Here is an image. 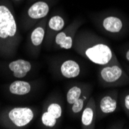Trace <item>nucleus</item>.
Masks as SVG:
<instances>
[{
  "label": "nucleus",
  "mask_w": 129,
  "mask_h": 129,
  "mask_svg": "<svg viewBox=\"0 0 129 129\" xmlns=\"http://www.w3.org/2000/svg\"><path fill=\"white\" fill-rule=\"evenodd\" d=\"M125 68H126V70H127L126 72H127V74H128V76H129V67H128V66H126V67H125Z\"/></svg>",
  "instance_id": "21"
},
{
  "label": "nucleus",
  "mask_w": 129,
  "mask_h": 129,
  "mask_svg": "<svg viewBox=\"0 0 129 129\" xmlns=\"http://www.w3.org/2000/svg\"><path fill=\"white\" fill-rule=\"evenodd\" d=\"M22 41L13 3L0 0V57L16 56Z\"/></svg>",
  "instance_id": "2"
},
{
  "label": "nucleus",
  "mask_w": 129,
  "mask_h": 129,
  "mask_svg": "<svg viewBox=\"0 0 129 129\" xmlns=\"http://www.w3.org/2000/svg\"><path fill=\"white\" fill-rule=\"evenodd\" d=\"M65 23L66 22L63 16L59 14H54L50 18H48L43 43L46 48L52 47L56 35L65 27Z\"/></svg>",
  "instance_id": "11"
},
{
  "label": "nucleus",
  "mask_w": 129,
  "mask_h": 129,
  "mask_svg": "<svg viewBox=\"0 0 129 129\" xmlns=\"http://www.w3.org/2000/svg\"><path fill=\"white\" fill-rule=\"evenodd\" d=\"M121 105H122V108L124 112L129 117V93H124L121 97Z\"/></svg>",
  "instance_id": "18"
},
{
  "label": "nucleus",
  "mask_w": 129,
  "mask_h": 129,
  "mask_svg": "<svg viewBox=\"0 0 129 129\" xmlns=\"http://www.w3.org/2000/svg\"><path fill=\"white\" fill-rule=\"evenodd\" d=\"M73 48L78 54L98 66L119 63L111 46L104 40L89 31H77Z\"/></svg>",
  "instance_id": "1"
},
{
  "label": "nucleus",
  "mask_w": 129,
  "mask_h": 129,
  "mask_svg": "<svg viewBox=\"0 0 129 129\" xmlns=\"http://www.w3.org/2000/svg\"><path fill=\"white\" fill-rule=\"evenodd\" d=\"M91 88L90 87L86 90V91L83 93V95L80 97L79 101L76 102L74 104H73L71 107L69 108V113L73 117H77L79 114H81L85 105L87 104V101L89 100L90 97L91 96Z\"/></svg>",
  "instance_id": "17"
},
{
  "label": "nucleus",
  "mask_w": 129,
  "mask_h": 129,
  "mask_svg": "<svg viewBox=\"0 0 129 129\" xmlns=\"http://www.w3.org/2000/svg\"><path fill=\"white\" fill-rule=\"evenodd\" d=\"M9 1H11L12 3H20L22 0H9Z\"/></svg>",
  "instance_id": "20"
},
{
  "label": "nucleus",
  "mask_w": 129,
  "mask_h": 129,
  "mask_svg": "<svg viewBox=\"0 0 129 129\" xmlns=\"http://www.w3.org/2000/svg\"><path fill=\"white\" fill-rule=\"evenodd\" d=\"M7 68L11 74L16 78H24L33 69L31 62L24 59L12 60L7 64Z\"/></svg>",
  "instance_id": "13"
},
{
  "label": "nucleus",
  "mask_w": 129,
  "mask_h": 129,
  "mask_svg": "<svg viewBox=\"0 0 129 129\" xmlns=\"http://www.w3.org/2000/svg\"><path fill=\"white\" fill-rule=\"evenodd\" d=\"M33 84L31 82L16 80L9 84L8 91L15 96H26L33 90Z\"/></svg>",
  "instance_id": "15"
},
{
  "label": "nucleus",
  "mask_w": 129,
  "mask_h": 129,
  "mask_svg": "<svg viewBox=\"0 0 129 129\" xmlns=\"http://www.w3.org/2000/svg\"><path fill=\"white\" fill-rule=\"evenodd\" d=\"M48 17L46 16L37 22L32 29L29 38V49L32 54L39 55L42 45L44 43L45 33Z\"/></svg>",
  "instance_id": "10"
},
{
  "label": "nucleus",
  "mask_w": 129,
  "mask_h": 129,
  "mask_svg": "<svg viewBox=\"0 0 129 129\" xmlns=\"http://www.w3.org/2000/svg\"><path fill=\"white\" fill-rule=\"evenodd\" d=\"M95 23L103 33L110 36H118L123 33L124 29V20L122 17L106 14L95 18Z\"/></svg>",
  "instance_id": "8"
},
{
  "label": "nucleus",
  "mask_w": 129,
  "mask_h": 129,
  "mask_svg": "<svg viewBox=\"0 0 129 129\" xmlns=\"http://www.w3.org/2000/svg\"><path fill=\"white\" fill-rule=\"evenodd\" d=\"M90 86L86 84H78L70 87L67 90L66 94V101L68 108H70L73 104L77 102L80 97L83 95V93Z\"/></svg>",
  "instance_id": "16"
},
{
  "label": "nucleus",
  "mask_w": 129,
  "mask_h": 129,
  "mask_svg": "<svg viewBox=\"0 0 129 129\" xmlns=\"http://www.w3.org/2000/svg\"><path fill=\"white\" fill-rule=\"evenodd\" d=\"M36 116V110L31 107L8 108L0 114V125L4 128H24L33 122Z\"/></svg>",
  "instance_id": "3"
},
{
  "label": "nucleus",
  "mask_w": 129,
  "mask_h": 129,
  "mask_svg": "<svg viewBox=\"0 0 129 129\" xmlns=\"http://www.w3.org/2000/svg\"><path fill=\"white\" fill-rule=\"evenodd\" d=\"M35 1H37V0H29V3H33V2H35Z\"/></svg>",
  "instance_id": "22"
},
{
  "label": "nucleus",
  "mask_w": 129,
  "mask_h": 129,
  "mask_svg": "<svg viewBox=\"0 0 129 129\" xmlns=\"http://www.w3.org/2000/svg\"><path fill=\"white\" fill-rule=\"evenodd\" d=\"M97 120L96 102L95 98L90 96L80 114V125L84 129L95 128Z\"/></svg>",
  "instance_id": "12"
},
{
  "label": "nucleus",
  "mask_w": 129,
  "mask_h": 129,
  "mask_svg": "<svg viewBox=\"0 0 129 129\" xmlns=\"http://www.w3.org/2000/svg\"><path fill=\"white\" fill-rule=\"evenodd\" d=\"M82 24H83V21L81 19H76L67 26L64 27L56 35L52 47L54 49L67 50L72 49L76 34Z\"/></svg>",
  "instance_id": "6"
},
{
  "label": "nucleus",
  "mask_w": 129,
  "mask_h": 129,
  "mask_svg": "<svg viewBox=\"0 0 129 129\" xmlns=\"http://www.w3.org/2000/svg\"><path fill=\"white\" fill-rule=\"evenodd\" d=\"M97 119H102L105 116L114 113L118 109V91L112 90L98 98L96 101Z\"/></svg>",
  "instance_id": "9"
},
{
  "label": "nucleus",
  "mask_w": 129,
  "mask_h": 129,
  "mask_svg": "<svg viewBox=\"0 0 129 129\" xmlns=\"http://www.w3.org/2000/svg\"><path fill=\"white\" fill-rule=\"evenodd\" d=\"M52 5L51 0H37L33 2L22 17L23 29L26 30L32 29L37 22L47 16Z\"/></svg>",
  "instance_id": "5"
},
{
  "label": "nucleus",
  "mask_w": 129,
  "mask_h": 129,
  "mask_svg": "<svg viewBox=\"0 0 129 129\" xmlns=\"http://www.w3.org/2000/svg\"><path fill=\"white\" fill-rule=\"evenodd\" d=\"M98 81L104 87H118L129 84V76L121 63L100 66Z\"/></svg>",
  "instance_id": "4"
},
{
  "label": "nucleus",
  "mask_w": 129,
  "mask_h": 129,
  "mask_svg": "<svg viewBox=\"0 0 129 129\" xmlns=\"http://www.w3.org/2000/svg\"><path fill=\"white\" fill-rule=\"evenodd\" d=\"M63 108L59 100H50L46 104L44 111L40 116V123L46 128H53L60 122L63 117Z\"/></svg>",
  "instance_id": "7"
},
{
  "label": "nucleus",
  "mask_w": 129,
  "mask_h": 129,
  "mask_svg": "<svg viewBox=\"0 0 129 129\" xmlns=\"http://www.w3.org/2000/svg\"><path fill=\"white\" fill-rule=\"evenodd\" d=\"M59 74L66 79H73L77 77L81 72L80 65L74 60L67 59L60 63Z\"/></svg>",
  "instance_id": "14"
},
{
  "label": "nucleus",
  "mask_w": 129,
  "mask_h": 129,
  "mask_svg": "<svg viewBox=\"0 0 129 129\" xmlns=\"http://www.w3.org/2000/svg\"><path fill=\"white\" fill-rule=\"evenodd\" d=\"M124 56H125L126 60L129 63V48L126 50V52H125V53H124Z\"/></svg>",
  "instance_id": "19"
}]
</instances>
